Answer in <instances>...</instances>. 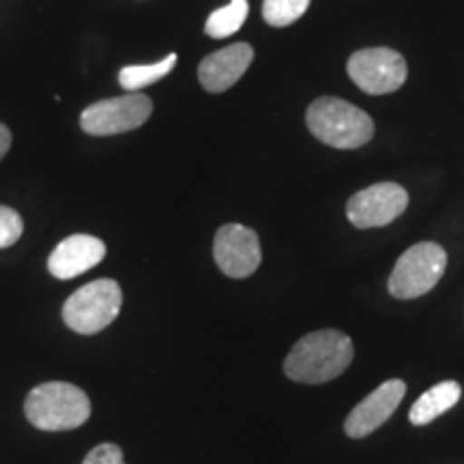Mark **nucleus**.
Masks as SVG:
<instances>
[{
	"label": "nucleus",
	"mask_w": 464,
	"mask_h": 464,
	"mask_svg": "<svg viewBox=\"0 0 464 464\" xmlns=\"http://www.w3.org/2000/svg\"><path fill=\"white\" fill-rule=\"evenodd\" d=\"M153 114V102L142 92H127L89 106L80 116V125L91 136H114L142 127Z\"/></svg>",
	"instance_id": "nucleus-6"
},
{
	"label": "nucleus",
	"mask_w": 464,
	"mask_h": 464,
	"mask_svg": "<svg viewBox=\"0 0 464 464\" xmlns=\"http://www.w3.org/2000/svg\"><path fill=\"white\" fill-rule=\"evenodd\" d=\"M409 207V194L398 183H376L357 191L346 205V216L355 228H379L392 224Z\"/></svg>",
	"instance_id": "nucleus-8"
},
{
	"label": "nucleus",
	"mask_w": 464,
	"mask_h": 464,
	"mask_svg": "<svg viewBox=\"0 0 464 464\" xmlns=\"http://www.w3.org/2000/svg\"><path fill=\"white\" fill-rule=\"evenodd\" d=\"M448 269V254L439 243L421 241L398 258L390 276V293L396 299H417L430 293Z\"/></svg>",
	"instance_id": "nucleus-5"
},
{
	"label": "nucleus",
	"mask_w": 464,
	"mask_h": 464,
	"mask_svg": "<svg viewBox=\"0 0 464 464\" xmlns=\"http://www.w3.org/2000/svg\"><path fill=\"white\" fill-rule=\"evenodd\" d=\"M310 3L312 0H265L263 17L269 26H290L305 14Z\"/></svg>",
	"instance_id": "nucleus-16"
},
{
	"label": "nucleus",
	"mask_w": 464,
	"mask_h": 464,
	"mask_svg": "<svg viewBox=\"0 0 464 464\" xmlns=\"http://www.w3.org/2000/svg\"><path fill=\"white\" fill-rule=\"evenodd\" d=\"M24 232L22 216L11 207L0 205V249L11 247Z\"/></svg>",
	"instance_id": "nucleus-17"
},
{
	"label": "nucleus",
	"mask_w": 464,
	"mask_h": 464,
	"mask_svg": "<svg viewBox=\"0 0 464 464\" xmlns=\"http://www.w3.org/2000/svg\"><path fill=\"white\" fill-rule=\"evenodd\" d=\"M307 130L334 149H359L374 136V121L362 108L338 97H321L307 108Z\"/></svg>",
	"instance_id": "nucleus-3"
},
{
	"label": "nucleus",
	"mask_w": 464,
	"mask_h": 464,
	"mask_svg": "<svg viewBox=\"0 0 464 464\" xmlns=\"http://www.w3.org/2000/svg\"><path fill=\"white\" fill-rule=\"evenodd\" d=\"M82 464H125L123 450L114 443H102L89 451Z\"/></svg>",
	"instance_id": "nucleus-18"
},
{
	"label": "nucleus",
	"mask_w": 464,
	"mask_h": 464,
	"mask_svg": "<svg viewBox=\"0 0 464 464\" xmlns=\"http://www.w3.org/2000/svg\"><path fill=\"white\" fill-rule=\"evenodd\" d=\"M249 14L247 0H230V5H226L222 9H216L208 15L205 33L211 39H224L235 34L239 28L246 24Z\"/></svg>",
	"instance_id": "nucleus-14"
},
{
	"label": "nucleus",
	"mask_w": 464,
	"mask_h": 464,
	"mask_svg": "<svg viewBox=\"0 0 464 464\" xmlns=\"http://www.w3.org/2000/svg\"><path fill=\"white\" fill-rule=\"evenodd\" d=\"M353 340L338 329H321L301 338L284 362V372L290 381L321 385L334 381L351 365Z\"/></svg>",
	"instance_id": "nucleus-1"
},
{
	"label": "nucleus",
	"mask_w": 464,
	"mask_h": 464,
	"mask_svg": "<svg viewBox=\"0 0 464 464\" xmlns=\"http://www.w3.org/2000/svg\"><path fill=\"white\" fill-rule=\"evenodd\" d=\"M9 147H11V131H9L7 125L0 123V160L7 155Z\"/></svg>",
	"instance_id": "nucleus-19"
},
{
	"label": "nucleus",
	"mask_w": 464,
	"mask_h": 464,
	"mask_svg": "<svg viewBox=\"0 0 464 464\" xmlns=\"http://www.w3.org/2000/svg\"><path fill=\"white\" fill-rule=\"evenodd\" d=\"M462 396V387L456 381H443L439 385H434L432 390H428L417 402L411 406L409 420L413 426H426L448 413L451 406L458 404V400Z\"/></svg>",
	"instance_id": "nucleus-13"
},
{
	"label": "nucleus",
	"mask_w": 464,
	"mask_h": 464,
	"mask_svg": "<svg viewBox=\"0 0 464 464\" xmlns=\"http://www.w3.org/2000/svg\"><path fill=\"white\" fill-rule=\"evenodd\" d=\"M406 61L390 48H365L348 58V75L368 95H387L406 82Z\"/></svg>",
	"instance_id": "nucleus-7"
},
{
	"label": "nucleus",
	"mask_w": 464,
	"mask_h": 464,
	"mask_svg": "<svg viewBox=\"0 0 464 464\" xmlns=\"http://www.w3.org/2000/svg\"><path fill=\"white\" fill-rule=\"evenodd\" d=\"M106 258V246L92 235H72L54 247L48 258L50 274L58 280H72L82 276Z\"/></svg>",
	"instance_id": "nucleus-11"
},
{
	"label": "nucleus",
	"mask_w": 464,
	"mask_h": 464,
	"mask_svg": "<svg viewBox=\"0 0 464 464\" xmlns=\"http://www.w3.org/2000/svg\"><path fill=\"white\" fill-rule=\"evenodd\" d=\"M26 420L39 430L63 432L84 426L91 417V400L72 382H42L26 396Z\"/></svg>",
	"instance_id": "nucleus-2"
},
{
	"label": "nucleus",
	"mask_w": 464,
	"mask_h": 464,
	"mask_svg": "<svg viewBox=\"0 0 464 464\" xmlns=\"http://www.w3.org/2000/svg\"><path fill=\"white\" fill-rule=\"evenodd\" d=\"M254 61V50L249 44H235L228 48L208 54L198 67L200 84L208 92H224L241 80Z\"/></svg>",
	"instance_id": "nucleus-12"
},
{
	"label": "nucleus",
	"mask_w": 464,
	"mask_h": 464,
	"mask_svg": "<svg viewBox=\"0 0 464 464\" xmlns=\"http://www.w3.org/2000/svg\"><path fill=\"white\" fill-rule=\"evenodd\" d=\"M213 256L224 276L235 280L249 277L263 260L258 235L243 224H226L216 235Z\"/></svg>",
	"instance_id": "nucleus-9"
},
{
	"label": "nucleus",
	"mask_w": 464,
	"mask_h": 464,
	"mask_svg": "<svg viewBox=\"0 0 464 464\" xmlns=\"http://www.w3.org/2000/svg\"><path fill=\"white\" fill-rule=\"evenodd\" d=\"M174 65H177V54L166 56L164 61L153 63V65L123 67V72L119 73V82L125 91L138 92L140 89H144V86H150L158 82V80L166 78V75L174 69Z\"/></svg>",
	"instance_id": "nucleus-15"
},
{
	"label": "nucleus",
	"mask_w": 464,
	"mask_h": 464,
	"mask_svg": "<svg viewBox=\"0 0 464 464\" xmlns=\"http://www.w3.org/2000/svg\"><path fill=\"white\" fill-rule=\"evenodd\" d=\"M406 393V385L400 379H392L382 382L379 390H374L368 398L362 400L355 409L351 411L344 423V430L351 439H363L385 423L396 413Z\"/></svg>",
	"instance_id": "nucleus-10"
},
{
	"label": "nucleus",
	"mask_w": 464,
	"mask_h": 464,
	"mask_svg": "<svg viewBox=\"0 0 464 464\" xmlns=\"http://www.w3.org/2000/svg\"><path fill=\"white\" fill-rule=\"evenodd\" d=\"M123 293L114 280H95L78 288L63 305V318L75 334L92 335L119 316Z\"/></svg>",
	"instance_id": "nucleus-4"
}]
</instances>
